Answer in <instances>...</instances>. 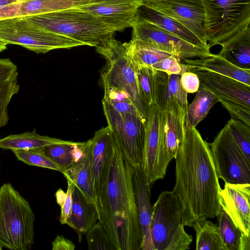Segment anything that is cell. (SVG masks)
I'll return each mask as SVG.
<instances>
[{
	"mask_svg": "<svg viewBox=\"0 0 250 250\" xmlns=\"http://www.w3.org/2000/svg\"><path fill=\"white\" fill-rule=\"evenodd\" d=\"M132 28V40L151 48L177 55L181 60L212 54L209 49L186 42L139 15Z\"/></svg>",
	"mask_w": 250,
	"mask_h": 250,
	"instance_id": "12",
	"label": "cell"
},
{
	"mask_svg": "<svg viewBox=\"0 0 250 250\" xmlns=\"http://www.w3.org/2000/svg\"><path fill=\"white\" fill-rule=\"evenodd\" d=\"M139 16L193 45L207 49H210L208 44H204L188 29L159 12L143 5L139 9Z\"/></svg>",
	"mask_w": 250,
	"mask_h": 250,
	"instance_id": "26",
	"label": "cell"
},
{
	"mask_svg": "<svg viewBox=\"0 0 250 250\" xmlns=\"http://www.w3.org/2000/svg\"><path fill=\"white\" fill-rule=\"evenodd\" d=\"M218 54L235 65L250 69V26L221 45Z\"/></svg>",
	"mask_w": 250,
	"mask_h": 250,
	"instance_id": "27",
	"label": "cell"
},
{
	"mask_svg": "<svg viewBox=\"0 0 250 250\" xmlns=\"http://www.w3.org/2000/svg\"><path fill=\"white\" fill-rule=\"evenodd\" d=\"M84 142L53 144L42 147L43 152L64 170L69 168L83 156Z\"/></svg>",
	"mask_w": 250,
	"mask_h": 250,
	"instance_id": "32",
	"label": "cell"
},
{
	"mask_svg": "<svg viewBox=\"0 0 250 250\" xmlns=\"http://www.w3.org/2000/svg\"><path fill=\"white\" fill-rule=\"evenodd\" d=\"M96 50L105 60L101 74L103 87H111L126 93L146 121L147 108L141 97L134 67L124 44L113 36L96 47Z\"/></svg>",
	"mask_w": 250,
	"mask_h": 250,
	"instance_id": "6",
	"label": "cell"
},
{
	"mask_svg": "<svg viewBox=\"0 0 250 250\" xmlns=\"http://www.w3.org/2000/svg\"><path fill=\"white\" fill-rule=\"evenodd\" d=\"M192 102L188 106L185 129L195 127L207 116L210 109L217 103L218 98L209 90L199 88Z\"/></svg>",
	"mask_w": 250,
	"mask_h": 250,
	"instance_id": "30",
	"label": "cell"
},
{
	"mask_svg": "<svg viewBox=\"0 0 250 250\" xmlns=\"http://www.w3.org/2000/svg\"><path fill=\"white\" fill-rule=\"evenodd\" d=\"M180 81L184 89L188 93L196 92L200 86L197 75L192 72L186 71L181 75Z\"/></svg>",
	"mask_w": 250,
	"mask_h": 250,
	"instance_id": "41",
	"label": "cell"
},
{
	"mask_svg": "<svg viewBox=\"0 0 250 250\" xmlns=\"http://www.w3.org/2000/svg\"><path fill=\"white\" fill-rule=\"evenodd\" d=\"M71 142L41 135L34 129L31 132L10 135L0 139V148L11 150L38 149L53 144H66Z\"/></svg>",
	"mask_w": 250,
	"mask_h": 250,
	"instance_id": "28",
	"label": "cell"
},
{
	"mask_svg": "<svg viewBox=\"0 0 250 250\" xmlns=\"http://www.w3.org/2000/svg\"><path fill=\"white\" fill-rule=\"evenodd\" d=\"M69 0H21L0 7V21L67 9Z\"/></svg>",
	"mask_w": 250,
	"mask_h": 250,
	"instance_id": "20",
	"label": "cell"
},
{
	"mask_svg": "<svg viewBox=\"0 0 250 250\" xmlns=\"http://www.w3.org/2000/svg\"><path fill=\"white\" fill-rule=\"evenodd\" d=\"M52 250H74L75 245L69 239L59 235L52 242Z\"/></svg>",
	"mask_w": 250,
	"mask_h": 250,
	"instance_id": "42",
	"label": "cell"
},
{
	"mask_svg": "<svg viewBox=\"0 0 250 250\" xmlns=\"http://www.w3.org/2000/svg\"><path fill=\"white\" fill-rule=\"evenodd\" d=\"M85 235L89 250H116L107 233L99 221Z\"/></svg>",
	"mask_w": 250,
	"mask_h": 250,
	"instance_id": "38",
	"label": "cell"
},
{
	"mask_svg": "<svg viewBox=\"0 0 250 250\" xmlns=\"http://www.w3.org/2000/svg\"><path fill=\"white\" fill-rule=\"evenodd\" d=\"M195 73L200 81V87L213 93L219 102L238 103L250 108V86L236 80L207 70L187 67Z\"/></svg>",
	"mask_w": 250,
	"mask_h": 250,
	"instance_id": "15",
	"label": "cell"
},
{
	"mask_svg": "<svg viewBox=\"0 0 250 250\" xmlns=\"http://www.w3.org/2000/svg\"><path fill=\"white\" fill-rule=\"evenodd\" d=\"M209 47L222 45L250 26V0H201Z\"/></svg>",
	"mask_w": 250,
	"mask_h": 250,
	"instance_id": "7",
	"label": "cell"
},
{
	"mask_svg": "<svg viewBox=\"0 0 250 250\" xmlns=\"http://www.w3.org/2000/svg\"><path fill=\"white\" fill-rule=\"evenodd\" d=\"M181 75H168L155 70L154 77V104L162 112H165L169 103L176 100L187 110L188 93L183 88L180 81Z\"/></svg>",
	"mask_w": 250,
	"mask_h": 250,
	"instance_id": "18",
	"label": "cell"
},
{
	"mask_svg": "<svg viewBox=\"0 0 250 250\" xmlns=\"http://www.w3.org/2000/svg\"><path fill=\"white\" fill-rule=\"evenodd\" d=\"M67 182L66 192L59 188L55 193L57 204L61 207L60 222L62 224L68 225L71 216L72 199V190L73 183L67 177L65 178Z\"/></svg>",
	"mask_w": 250,
	"mask_h": 250,
	"instance_id": "39",
	"label": "cell"
},
{
	"mask_svg": "<svg viewBox=\"0 0 250 250\" xmlns=\"http://www.w3.org/2000/svg\"><path fill=\"white\" fill-rule=\"evenodd\" d=\"M123 44L131 62L140 66L151 67L162 59L174 55L151 48L132 40Z\"/></svg>",
	"mask_w": 250,
	"mask_h": 250,
	"instance_id": "33",
	"label": "cell"
},
{
	"mask_svg": "<svg viewBox=\"0 0 250 250\" xmlns=\"http://www.w3.org/2000/svg\"><path fill=\"white\" fill-rule=\"evenodd\" d=\"M196 233V250H227L221 236L218 226L204 219L197 220L190 226Z\"/></svg>",
	"mask_w": 250,
	"mask_h": 250,
	"instance_id": "31",
	"label": "cell"
},
{
	"mask_svg": "<svg viewBox=\"0 0 250 250\" xmlns=\"http://www.w3.org/2000/svg\"><path fill=\"white\" fill-rule=\"evenodd\" d=\"M183 61L187 67L207 70L229 77L250 86V69L241 68L219 54Z\"/></svg>",
	"mask_w": 250,
	"mask_h": 250,
	"instance_id": "21",
	"label": "cell"
},
{
	"mask_svg": "<svg viewBox=\"0 0 250 250\" xmlns=\"http://www.w3.org/2000/svg\"><path fill=\"white\" fill-rule=\"evenodd\" d=\"M133 183L142 236L141 250H152L150 224L152 207L151 205V183L144 173L141 165L134 167Z\"/></svg>",
	"mask_w": 250,
	"mask_h": 250,
	"instance_id": "17",
	"label": "cell"
},
{
	"mask_svg": "<svg viewBox=\"0 0 250 250\" xmlns=\"http://www.w3.org/2000/svg\"><path fill=\"white\" fill-rule=\"evenodd\" d=\"M72 199L71 214L67 225L76 230L81 243L83 235L98 221V216L94 205L87 201L74 183Z\"/></svg>",
	"mask_w": 250,
	"mask_h": 250,
	"instance_id": "23",
	"label": "cell"
},
{
	"mask_svg": "<svg viewBox=\"0 0 250 250\" xmlns=\"http://www.w3.org/2000/svg\"><path fill=\"white\" fill-rule=\"evenodd\" d=\"M17 65L9 58L0 59V128L9 122L8 106L20 90Z\"/></svg>",
	"mask_w": 250,
	"mask_h": 250,
	"instance_id": "25",
	"label": "cell"
},
{
	"mask_svg": "<svg viewBox=\"0 0 250 250\" xmlns=\"http://www.w3.org/2000/svg\"><path fill=\"white\" fill-rule=\"evenodd\" d=\"M143 5L142 0H96L77 8L96 17L116 32L132 27Z\"/></svg>",
	"mask_w": 250,
	"mask_h": 250,
	"instance_id": "14",
	"label": "cell"
},
{
	"mask_svg": "<svg viewBox=\"0 0 250 250\" xmlns=\"http://www.w3.org/2000/svg\"><path fill=\"white\" fill-rule=\"evenodd\" d=\"M143 6L173 19L208 44L201 0H142Z\"/></svg>",
	"mask_w": 250,
	"mask_h": 250,
	"instance_id": "13",
	"label": "cell"
},
{
	"mask_svg": "<svg viewBox=\"0 0 250 250\" xmlns=\"http://www.w3.org/2000/svg\"><path fill=\"white\" fill-rule=\"evenodd\" d=\"M180 201L172 191H163L152 208V250H189L192 236L185 230Z\"/></svg>",
	"mask_w": 250,
	"mask_h": 250,
	"instance_id": "5",
	"label": "cell"
},
{
	"mask_svg": "<svg viewBox=\"0 0 250 250\" xmlns=\"http://www.w3.org/2000/svg\"><path fill=\"white\" fill-rule=\"evenodd\" d=\"M181 61L179 56L174 54L159 61L151 67L155 70L163 71L168 75H181L187 71L186 64L182 63Z\"/></svg>",
	"mask_w": 250,
	"mask_h": 250,
	"instance_id": "40",
	"label": "cell"
},
{
	"mask_svg": "<svg viewBox=\"0 0 250 250\" xmlns=\"http://www.w3.org/2000/svg\"><path fill=\"white\" fill-rule=\"evenodd\" d=\"M103 100L115 110L122 113L137 116L146 121L134 105L129 97L124 92L111 87H104Z\"/></svg>",
	"mask_w": 250,
	"mask_h": 250,
	"instance_id": "35",
	"label": "cell"
},
{
	"mask_svg": "<svg viewBox=\"0 0 250 250\" xmlns=\"http://www.w3.org/2000/svg\"><path fill=\"white\" fill-rule=\"evenodd\" d=\"M35 215L29 202L10 183L0 187V250H30Z\"/></svg>",
	"mask_w": 250,
	"mask_h": 250,
	"instance_id": "4",
	"label": "cell"
},
{
	"mask_svg": "<svg viewBox=\"0 0 250 250\" xmlns=\"http://www.w3.org/2000/svg\"><path fill=\"white\" fill-rule=\"evenodd\" d=\"M133 171L134 167L113 134L112 149L93 205L98 221L116 250H141L142 246Z\"/></svg>",
	"mask_w": 250,
	"mask_h": 250,
	"instance_id": "2",
	"label": "cell"
},
{
	"mask_svg": "<svg viewBox=\"0 0 250 250\" xmlns=\"http://www.w3.org/2000/svg\"><path fill=\"white\" fill-rule=\"evenodd\" d=\"M62 174L79 189L88 202L94 204L95 194L89 140L84 143L82 157L69 168L65 170Z\"/></svg>",
	"mask_w": 250,
	"mask_h": 250,
	"instance_id": "24",
	"label": "cell"
},
{
	"mask_svg": "<svg viewBox=\"0 0 250 250\" xmlns=\"http://www.w3.org/2000/svg\"><path fill=\"white\" fill-rule=\"evenodd\" d=\"M28 24L97 47L115 31L93 15L77 7L21 18Z\"/></svg>",
	"mask_w": 250,
	"mask_h": 250,
	"instance_id": "3",
	"label": "cell"
},
{
	"mask_svg": "<svg viewBox=\"0 0 250 250\" xmlns=\"http://www.w3.org/2000/svg\"><path fill=\"white\" fill-rule=\"evenodd\" d=\"M95 196L100 187L113 145V134L107 126L97 131L89 140Z\"/></svg>",
	"mask_w": 250,
	"mask_h": 250,
	"instance_id": "19",
	"label": "cell"
},
{
	"mask_svg": "<svg viewBox=\"0 0 250 250\" xmlns=\"http://www.w3.org/2000/svg\"><path fill=\"white\" fill-rule=\"evenodd\" d=\"M226 125L236 144L250 163V126L233 118L230 119Z\"/></svg>",
	"mask_w": 250,
	"mask_h": 250,
	"instance_id": "37",
	"label": "cell"
},
{
	"mask_svg": "<svg viewBox=\"0 0 250 250\" xmlns=\"http://www.w3.org/2000/svg\"><path fill=\"white\" fill-rule=\"evenodd\" d=\"M208 145L219 179L230 184H250V163L236 144L227 125Z\"/></svg>",
	"mask_w": 250,
	"mask_h": 250,
	"instance_id": "10",
	"label": "cell"
},
{
	"mask_svg": "<svg viewBox=\"0 0 250 250\" xmlns=\"http://www.w3.org/2000/svg\"><path fill=\"white\" fill-rule=\"evenodd\" d=\"M17 159L29 166H34L63 172L64 170L47 156L42 148L12 150Z\"/></svg>",
	"mask_w": 250,
	"mask_h": 250,
	"instance_id": "34",
	"label": "cell"
},
{
	"mask_svg": "<svg viewBox=\"0 0 250 250\" xmlns=\"http://www.w3.org/2000/svg\"><path fill=\"white\" fill-rule=\"evenodd\" d=\"M102 104L108 126L129 162L134 167L141 165L145 121L137 116L117 111L104 100Z\"/></svg>",
	"mask_w": 250,
	"mask_h": 250,
	"instance_id": "11",
	"label": "cell"
},
{
	"mask_svg": "<svg viewBox=\"0 0 250 250\" xmlns=\"http://www.w3.org/2000/svg\"><path fill=\"white\" fill-rule=\"evenodd\" d=\"M216 217L220 234L227 250H250V235L244 234L222 207Z\"/></svg>",
	"mask_w": 250,
	"mask_h": 250,
	"instance_id": "29",
	"label": "cell"
},
{
	"mask_svg": "<svg viewBox=\"0 0 250 250\" xmlns=\"http://www.w3.org/2000/svg\"><path fill=\"white\" fill-rule=\"evenodd\" d=\"M186 111L176 100H173L164 112L165 144L170 161L174 158L184 136Z\"/></svg>",
	"mask_w": 250,
	"mask_h": 250,
	"instance_id": "22",
	"label": "cell"
},
{
	"mask_svg": "<svg viewBox=\"0 0 250 250\" xmlns=\"http://www.w3.org/2000/svg\"><path fill=\"white\" fill-rule=\"evenodd\" d=\"M132 63L136 71L141 97L148 108L149 105L154 104V77L156 70L151 67Z\"/></svg>",
	"mask_w": 250,
	"mask_h": 250,
	"instance_id": "36",
	"label": "cell"
},
{
	"mask_svg": "<svg viewBox=\"0 0 250 250\" xmlns=\"http://www.w3.org/2000/svg\"><path fill=\"white\" fill-rule=\"evenodd\" d=\"M0 40L7 45H21L37 54L84 45L67 37L34 27L21 18L0 21Z\"/></svg>",
	"mask_w": 250,
	"mask_h": 250,
	"instance_id": "8",
	"label": "cell"
},
{
	"mask_svg": "<svg viewBox=\"0 0 250 250\" xmlns=\"http://www.w3.org/2000/svg\"><path fill=\"white\" fill-rule=\"evenodd\" d=\"M220 196L221 207L243 233L250 236V184L225 183Z\"/></svg>",
	"mask_w": 250,
	"mask_h": 250,
	"instance_id": "16",
	"label": "cell"
},
{
	"mask_svg": "<svg viewBox=\"0 0 250 250\" xmlns=\"http://www.w3.org/2000/svg\"><path fill=\"white\" fill-rule=\"evenodd\" d=\"M174 159L172 191L180 201L184 225L216 217L221 208V188L208 143L196 127L185 129Z\"/></svg>",
	"mask_w": 250,
	"mask_h": 250,
	"instance_id": "1",
	"label": "cell"
},
{
	"mask_svg": "<svg viewBox=\"0 0 250 250\" xmlns=\"http://www.w3.org/2000/svg\"><path fill=\"white\" fill-rule=\"evenodd\" d=\"M170 162L165 144V116L155 104L147 109L142 169L151 184L164 178Z\"/></svg>",
	"mask_w": 250,
	"mask_h": 250,
	"instance_id": "9",
	"label": "cell"
}]
</instances>
